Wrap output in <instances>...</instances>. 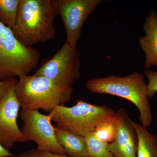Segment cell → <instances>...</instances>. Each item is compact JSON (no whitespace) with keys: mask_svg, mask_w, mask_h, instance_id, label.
Listing matches in <instances>:
<instances>
[{"mask_svg":"<svg viewBox=\"0 0 157 157\" xmlns=\"http://www.w3.org/2000/svg\"><path fill=\"white\" fill-rule=\"evenodd\" d=\"M58 14L56 0H20L13 33L27 47L48 42L55 36L54 22Z\"/></svg>","mask_w":157,"mask_h":157,"instance_id":"obj_1","label":"cell"},{"mask_svg":"<svg viewBox=\"0 0 157 157\" xmlns=\"http://www.w3.org/2000/svg\"><path fill=\"white\" fill-rule=\"evenodd\" d=\"M86 87L93 94H108L132 102L139 112V121L143 126H150L152 121L151 107L147 95V84L144 76L137 71L124 77L109 75L104 78L87 80Z\"/></svg>","mask_w":157,"mask_h":157,"instance_id":"obj_2","label":"cell"},{"mask_svg":"<svg viewBox=\"0 0 157 157\" xmlns=\"http://www.w3.org/2000/svg\"><path fill=\"white\" fill-rule=\"evenodd\" d=\"M73 92L72 87H61L46 77L34 75L19 77L15 88L21 109H42L48 113L70 102Z\"/></svg>","mask_w":157,"mask_h":157,"instance_id":"obj_3","label":"cell"},{"mask_svg":"<svg viewBox=\"0 0 157 157\" xmlns=\"http://www.w3.org/2000/svg\"><path fill=\"white\" fill-rule=\"evenodd\" d=\"M115 113L107 106L78 100L72 107L58 106L48 114L57 128L85 137L102 122L114 117Z\"/></svg>","mask_w":157,"mask_h":157,"instance_id":"obj_4","label":"cell"},{"mask_svg":"<svg viewBox=\"0 0 157 157\" xmlns=\"http://www.w3.org/2000/svg\"><path fill=\"white\" fill-rule=\"evenodd\" d=\"M36 48L23 45L12 29L0 22V80L28 75L38 66Z\"/></svg>","mask_w":157,"mask_h":157,"instance_id":"obj_5","label":"cell"},{"mask_svg":"<svg viewBox=\"0 0 157 157\" xmlns=\"http://www.w3.org/2000/svg\"><path fill=\"white\" fill-rule=\"evenodd\" d=\"M80 67V53L66 42L34 75L46 77L61 87H72L73 82L81 76Z\"/></svg>","mask_w":157,"mask_h":157,"instance_id":"obj_6","label":"cell"},{"mask_svg":"<svg viewBox=\"0 0 157 157\" xmlns=\"http://www.w3.org/2000/svg\"><path fill=\"white\" fill-rule=\"evenodd\" d=\"M20 117L23 123L21 131L28 141L35 142L39 150L67 155L57 140L49 114H42L36 109H21Z\"/></svg>","mask_w":157,"mask_h":157,"instance_id":"obj_7","label":"cell"},{"mask_svg":"<svg viewBox=\"0 0 157 157\" xmlns=\"http://www.w3.org/2000/svg\"><path fill=\"white\" fill-rule=\"evenodd\" d=\"M67 35L66 42L76 48L85 21L95 11L101 0H56Z\"/></svg>","mask_w":157,"mask_h":157,"instance_id":"obj_8","label":"cell"},{"mask_svg":"<svg viewBox=\"0 0 157 157\" xmlns=\"http://www.w3.org/2000/svg\"><path fill=\"white\" fill-rule=\"evenodd\" d=\"M16 84L0 101V144L8 151L16 143L28 142L17 125L21 106L15 94Z\"/></svg>","mask_w":157,"mask_h":157,"instance_id":"obj_9","label":"cell"},{"mask_svg":"<svg viewBox=\"0 0 157 157\" xmlns=\"http://www.w3.org/2000/svg\"><path fill=\"white\" fill-rule=\"evenodd\" d=\"M117 117L116 135L108 148L115 157H137V137L126 111L121 109L116 112Z\"/></svg>","mask_w":157,"mask_h":157,"instance_id":"obj_10","label":"cell"},{"mask_svg":"<svg viewBox=\"0 0 157 157\" xmlns=\"http://www.w3.org/2000/svg\"><path fill=\"white\" fill-rule=\"evenodd\" d=\"M145 35L139 37L138 42L145 55L144 67H157V13L151 9L143 25Z\"/></svg>","mask_w":157,"mask_h":157,"instance_id":"obj_11","label":"cell"},{"mask_svg":"<svg viewBox=\"0 0 157 157\" xmlns=\"http://www.w3.org/2000/svg\"><path fill=\"white\" fill-rule=\"evenodd\" d=\"M58 142L70 157H89L85 137L54 127Z\"/></svg>","mask_w":157,"mask_h":157,"instance_id":"obj_12","label":"cell"},{"mask_svg":"<svg viewBox=\"0 0 157 157\" xmlns=\"http://www.w3.org/2000/svg\"><path fill=\"white\" fill-rule=\"evenodd\" d=\"M137 137V157H157V137L146 127L131 119Z\"/></svg>","mask_w":157,"mask_h":157,"instance_id":"obj_13","label":"cell"},{"mask_svg":"<svg viewBox=\"0 0 157 157\" xmlns=\"http://www.w3.org/2000/svg\"><path fill=\"white\" fill-rule=\"evenodd\" d=\"M20 0H0V22L12 29L17 20Z\"/></svg>","mask_w":157,"mask_h":157,"instance_id":"obj_14","label":"cell"},{"mask_svg":"<svg viewBox=\"0 0 157 157\" xmlns=\"http://www.w3.org/2000/svg\"><path fill=\"white\" fill-rule=\"evenodd\" d=\"M84 137L88 157H115L109 151L108 148L109 143L99 139L94 135V132Z\"/></svg>","mask_w":157,"mask_h":157,"instance_id":"obj_15","label":"cell"},{"mask_svg":"<svg viewBox=\"0 0 157 157\" xmlns=\"http://www.w3.org/2000/svg\"><path fill=\"white\" fill-rule=\"evenodd\" d=\"M117 117L116 115L110 119L102 122L97 126L94 132L96 137L108 143L115 139L117 131Z\"/></svg>","mask_w":157,"mask_h":157,"instance_id":"obj_16","label":"cell"},{"mask_svg":"<svg viewBox=\"0 0 157 157\" xmlns=\"http://www.w3.org/2000/svg\"><path fill=\"white\" fill-rule=\"evenodd\" d=\"M144 74L148 80L147 84V95L151 99L157 93V72L150 69H145Z\"/></svg>","mask_w":157,"mask_h":157,"instance_id":"obj_17","label":"cell"},{"mask_svg":"<svg viewBox=\"0 0 157 157\" xmlns=\"http://www.w3.org/2000/svg\"><path fill=\"white\" fill-rule=\"evenodd\" d=\"M27 152L31 157H70L67 155L57 154L51 152L42 151L39 150L37 148L32 149Z\"/></svg>","mask_w":157,"mask_h":157,"instance_id":"obj_18","label":"cell"},{"mask_svg":"<svg viewBox=\"0 0 157 157\" xmlns=\"http://www.w3.org/2000/svg\"><path fill=\"white\" fill-rule=\"evenodd\" d=\"M16 78H12L5 80H0V101L2 100L9 89L17 83Z\"/></svg>","mask_w":157,"mask_h":157,"instance_id":"obj_19","label":"cell"},{"mask_svg":"<svg viewBox=\"0 0 157 157\" xmlns=\"http://www.w3.org/2000/svg\"><path fill=\"white\" fill-rule=\"evenodd\" d=\"M13 155L0 144V157H9Z\"/></svg>","mask_w":157,"mask_h":157,"instance_id":"obj_20","label":"cell"},{"mask_svg":"<svg viewBox=\"0 0 157 157\" xmlns=\"http://www.w3.org/2000/svg\"><path fill=\"white\" fill-rule=\"evenodd\" d=\"M9 157H31L29 155L27 152H22L20 154L17 155H13Z\"/></svg>","mask_w":157,"mask_h":157,"instance_id":"obj_21","label":"cell"}]
</instances>
